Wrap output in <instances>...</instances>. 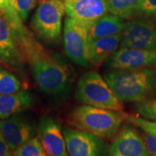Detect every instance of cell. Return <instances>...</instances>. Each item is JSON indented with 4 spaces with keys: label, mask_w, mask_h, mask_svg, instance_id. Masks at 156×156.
<instances>
[{
    "label": "cell",
    "mask_w": 156,
    "mask_h": 156,
    "mask_svg": "<svg viewBox=\"0 0 156 156\" xmlns=\"http://www.w3.org/2000/svg\"><path fill=\"white\" fill-rule=\"evenodd\" d=\"M136 112L145 119L156 120V98L147 99L135 105Z\"/></svg>",
    "instance_id": "22"
},
{
    "label": "cell",
    "mask_w": 156,
    "mask_h": 156,
    "mask_svg": "<svg viewBox=\"0 0 156 156\" xmlns=\"http://www.w3.org/2000/svg\"><path fill=\"white\" fill-rule=\"evenodd\" d=\"M124 120L122 112L85 104L73 108L68 116L73 127L103 139L115 137Z\"/></svg>",
    "instance_id": "3"
},
{
    "label": "cell",
    "mask_w": 156,
    "mask_h": 156,
    "mask_svg": "<svg viewBox=\"0 0 156 156\" xmlns=\"http://www.w3.org/2000/svg\"><path fill=\"white\" fill-rule=\"evenodd\" d=\"M121 48L156 49V25L151 17L133 18L125 24Z\"/></svg>",
    "instance_id": "7"
},
{
    "label": "cell",
    "mask_w": 156,
    "mask_h": 156,
    "mask_svg": "<svg viewBox=\"0 0 156 156\" xmlns=\"http://www.w3.org/2000/svg\"><path fill=\"white\" fill-rule=\"evenodd\" d=\"M47 156H48V155H47Z\"/></svg>",
    "instance_id": "29"
},
{
    "label": "cell",
    "mask_w": 156,
    "mask_h": 156,
    "mask_svg": "<svg viewBox=\"0 0 156 156\" xmlns=\"http://www.w3.org/2000/svg\"><path fill=\"white\" fill-rule=\"evenodd\" d=\"M139 14L148 17H156V0H142Z\"/></svg>",
    "instance_id": "25"
},
{
    "label": "cell",
    "mask_w": 156,
    "mask_h": 156,
    "mask_svg": "<svg viewBox=\"0 0 156 156\" xmlns=\"http://www.w3.org/2000/svg\"><path fill=\"white\" fill-rule=\"evenodd\" d=\"M88 28L80 21L67 17L64 21V44L70 60L85 67H90L88 59Z\"/></svg>",
    "instance_id": "6"
},
{
    "label": "cell",
    "mask_w": 156,
    "mask_h": 156,
    "mask_svg": "<svg viewBox=\"0 0 156 156\" xmlns=\"http://www.w3.org/2000/svg\"><path fill=\"white\" fill-rule=\"evenodd\" d=\"M103 78L122 103L142 102L156 93V69L153 68L113 70Z\"/></svg>",
    "instance_id": "2"
},
{
    "label": "cell",
    "mask_w": 156,
    "mask_h": 156,
    "mask_svg": "<svg viewBox=\"0 0 156 156\" xmlns=\"http://www.w3.org/2000/svg\"><path fill=\"white\" fill-rule=\"evenodd\" d=\"M36 132V124L25 115L17 114L0 120V133L12 152L35 137Z\"/></svg>",
    "instance_id": "9"
},
{
    "label": "cell",
    "mask_w": 156,
    "mask_h": 156,
    "mask_svg": "<svg viewBox=\"0 0 156 156\" xmlns=\"http://www.w3.org/2000/svg\"><path fill=\"white\" fill-rule=\"evenodd\" d=\"M142 0H106L108 12L122 19H129L139 14Z\"/></svg>",
    "instance_id": "18"
},
{
    "label": "cell",
    "mask_w": 156,
    "mask_h": 156,
    "mask_svg": "<svg viewBox=\"0 0 156 156\" xmlns=\"http://www.w3.org/2000/svg\"><path fill=\"white\" fill-rule=\"evenodd\" d=\"M64 2H67V1H73V0H62Z\"/></svg>",
    "instance_id": "28"
},
{
    "label": "cell",
    "mask_w": 156,
    "mask_h": 156,
    "mask_svg": "<svg viewBox=\"0 0 156 156\" xmlns=\"http://www.w3.org/2000/svg\"><path fill=\"white\" fill-rule=\"evenodd\" d=\"M64 3L68 17L88 26L108 12L106 0H73Z\"/></svg>",
    "instance_id": "13"
},
{
    "label": "cell",
    "mask_w": 156,
    "mask_h": 156,
    "mask_svg": "<svg viewBox=\"0 0 156 156\" xmlns=\"http://www.w3.org/2000/svg\"><path fill=\"white\" fill-rule=\"evenodd\" d=\"M22 90V83L16 75L0 67V95H9Z\"/></svg>",
    "instance_id": "20"
},
{
    "label": "cell",
    "mask_w": 156,
    "mask_h": 156,
    "mask_svg": "<svg viewBox=\"0 0 156 156\" xmlns=\"http://www.w3.org/2000/svg\"><path fill=\"white\" fill-rule=\"evenodd\" d=\"M122 38V34H119L90 41L88 59L90 65L100 67L116 51Z\"/></svg>",
    "instance_id": "16"
},
{
    "label": "cell",
    "mask_w": 156,
    "mask_h": 156,
    "mask_svg": "<svg viewBox=\"0 0 156 156\" xmlns=\"http://www.w3.org/2000/svg\"><path fill=\"white\" fill-rule=\"evenodd\" d=\"M35 101L32 93L23 89L13 94L0 95V120L21 114L34 106Z\"/></svg>",
    "instance_id": "15"
},
{
    "label": "cell",
    "mask_w": 156,
    "mask_h": 156,
    "mask_svg": "<svg viewBox=\"0 0 156 156\" xmlns=\"http://www.w3.org/2000/svg\"><path fill=\"white\" fill-rule=\"evenodd\" d=\"M0 156H13L12 150L0 133Z\"/></svg>",
    "instance_id": "27"
},
{
    "label": "cell",
    "mask_w": 156,
    "mask_h": 156,
    "mask_svg": "<svg viewBox=\"0 0 156 156\" xmlns=\"http://www.w3.org/2000/svg\"><path fill=\"white\" fill-rule=\"evenodd\" d=\"M13 156H47L38 137L25 142L13 151Z\"/></svg>",
    "instance_id": "21"
},
{
    "label": "cell",
    "mask_w": 156,
    "mask_h": 156,
    "mask_svg": "<svg viewBox=\"0 0 156 156\" xmlns=\"http://www.w3.org/2000/svg\"><path fill=\"white\" fill-rule=\"evenodd\" d=\"M13 38L41 90L55 97L69 93L73 75L65 62L46 49L25 26Z\"/></svg>",
    "instance_id": "1"
},
{
    "label": "cell",
    "mask_w": 156,
    "mask_h": 156,
    "mask_svg": "<svg viewBox=\"0 0 156 156\" xmlns=\"http://www.w3.org/2000/svg\"><path fill=\"white\" fill-rule=\"evenodd\" d=\"M108 156H151L144 140L132 126L120 128L108 149Z\"/></svg>",
    "instance_id": "12"
},
{
    "label": "cell",
    "mask_w": 156,
    "mask_h": 156,
    "mask_svg": "<svg viewBox=\"0 0 156 156\" xmlns=\"http://www.w3.org/2000/svg\"><path fill=\"white\" fill-rule=\"evenodd\" d=\"M122 114L124 116V120L127 121L128 122L141 128L143 131L156 135V122H153V121L145 119H142L140 117L125 114V113L123 112H122Z\"/></svg>",
    "instance_id": "23"
},
{
    "label": "cell",
    "mask_w": 156,
    "mask_h": 156,
    "mask_svg": "<svg viewBox=\"0 0 156 156\" xmlns=\"http://www.w3.org/2000/svg\"><path fill=\"white\" fill-rule=\"evenodd\" d=\"M106 65L113 70L155 67L156 49L121 48L106 60Z\"/></svg>",
    "instance_id": "11"
},
{
    "label": "cell",
    "mask_w": 156,
    "mask_h": 156,
    "mask_svg": "<svg viewBox=\"0 0 156 156\" xmlns=\"http://www.w3.org/2000/svg\"><path fill=\"white\" fill-rule=\"evenodd\" d=\"M125 24L119 17L112 14L104 15L89 26V41L122 34Z\"/></svg>",
    "instance_id": "17"
},
{
    "label": "cell",
    "mask_w": 156,
    "mask_h": 156,
    "mask_svg": "<svg viewBox=\"0 0 156 156\" xmlns=\"http://www.w3.org/2000/svg\"><path fill=\"white\" fill-rule=\"evenodd\" d=\"M37 134L48 156H69L63 129L55 118L42 116L39 119Z\"/></svg>",
    "instance_id": "10"
},
{
    "label": "cell",
    "mask_w": 156,
    "mask_h": 156,
    "mask_svg": "<svg viewBox=\"0 0 156 156\" xmlns=\"http://www.w3.org/2000/svg\"><path fill=\"white\" fill-rule=\"evenodd\" d=\"M13 5L23 21L28 18L36 5V0H13Z\"/></svg>",
    "instance_id": "24"
},
{
    "label": "cell",
    "mask_w": 156,
    "mask_h": 156,
    "mask_svg": "<svg viewBox=\"0 0 156 156\" xmlns=\"http://www.w3.org/2000/svg\"><path fill=\"white\" fill-rule=\"evenodd\" d=\"M143 140L145 146L151 156H156V135L145 132L143 134Z\"/></svg>",
    "instance_id": "26"
},
{
    "label": "cell",
    "mask_w": 156,
    "mask_h": 156,
    "mask_svg": "<svg viewBox=\"0 0 156 156\" xmlns=\"http://www.w3.org/2000/svg\"><path fill=\"white\" fill-rule=\"evenodd\" d=\"M77 101L85 105L122 112L124 105L98 73L88 72L78 80L75 90Z\"/></svg>",
    "instance_id": "4"
},
{
    "label": "cell",
    "mask_w": 156,
    "mask_h": 156,
    "mask_svg": "<svg viewBox=\"0 0 156 156\" xmlns=\"http://www.w3.org/2000/svg\"><path fill=\"white\" fill-rule=\"evenodd\" d=\"M0 11L5 15L11 28L12 36L24 28L23 21L13 5V0H0Z\"/></svg>",
    "instance_id": "19"
},
{
    "label": "cell",
    "mask_w": 156,
    "mask_h": 156,
    "mask_svg": "<svg viewBox=\"0 0 156 156\" xmlns=\"http://www.w3.org/2000/svg\"><path fill=\"white\" fill-rule=\"evenodd\" d=\"M65 12L62 0H39L31 25L35 33L48 42H56L62 33V20Z\"/></svg>",
    "instance_id": "5"
},
{
    "label": "cell",
    "mask_w": 156,
    "mask_h": 156,
    "mask_svg": "<svg viewBox=\"0 0 156 156\" xmlns=\"http://www.w3.org/2000/svg\"><path fill=\"white\" fill-rule=\"evenodd\" d=\"M0 61L17 70L24 73V61L13 38L10 27L5 15L0 11Z\"/></svg>",
    "instance_id": "14"
},
{
    "label": "cell",
    "mask_w": 156,
    "mask_h": 156,
    "mask_svg": "<svg viewBox=\"0 0 156 156\" xmlns=\"http://www.w3.org/2000/svg\"><path fill=\"white\" fill-rule=\"evenodd\" d=\"M63 133L69 156H107L108 147L103 138L64 126Z\"/></svg>",
    "instance_id": "8"
}]
</instances>
